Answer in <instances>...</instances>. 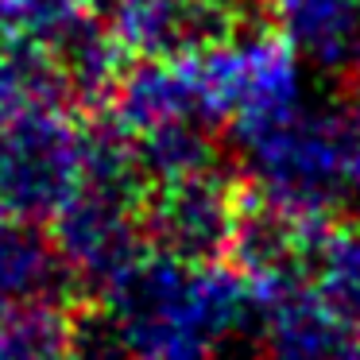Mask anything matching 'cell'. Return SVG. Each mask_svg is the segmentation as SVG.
<instances>
[{"instance_id":"6da1fadb","label":"cell","mask_w":360,"mask_h":360,"mask_svg":"<svg viewBox=\"0 0 360 360\" xmlns=\"http://www.w3.org/2000/svg\"><path fill=\"white\" fill-rule=\"evenodd\" d=\"M256 326V290L221 264L148 252L70 318V360H217Z\"/></svg>"},{"instance_id":"7a4b0ae2","label":"cell","mask_w":360,"mask_h":360,"mask_svg":"<svg viewBox=\"0 0 360 360\" xmlns=\"http://www.w3.org/2000/svg\"><path fill=\"white\" fill-rule=\"evenodd\" d=\"M252 198L290 213L302 225H329L345 194L341 105H295L287 112L233 128Z\"/></svg>"},{"instance_id":"3957f363","label":"cell","mask_w":360,"mask_h":360,"mask_svg":"<svg viewBox=\"0 0 360 360\" xmlns=\"http://www.w3.org/2000/svg\"><path fill=\"white\" fill-rule=\"evenodd\" d=\"M82 182V124L63 105L0 117V213L51 221Z\"/></svg>"},{"instance_id":"277c9868","label":"cell","mask_w":360,"mask_h":360,"mask_svg":"<svg viewBox=\"0 0 360 360\" xmlns=\"http://www.w3.org/2000/svg\"><path fill=\"white\" fill-rule=\"evenodd\" d=\"M51 240L74 287L101 298L151 252L143 229V190L78 182L51 217Z\"/></svg>"},{"instance_id":"5b68a950","label":"cell","mask_w":360,"mask_h":360,"mask_svg":"<svg viewBox=\"0 0 360 360\" xmlns=\"http://www.w3.org/2000/svg\"><path fill=\"white\" fill-rule=\"evenodd\" d=\"M190 58L210 117L217 124H252L306 101L302 58L275 35V27L271 32L236 27L233 35Z\"/></svg>"},{"instance_id":"8992f818","label":"cell","mask_w":360,"mask_h":360,"mask_svg":"<svg viewBox=\"0 0 360 360\" xmlns=\"http://www.w3.org/2000/svg\"><path fill=\"white\" fill-rule=\"evenodd\" d=\"M240 202L244 194L229 182L225 167L148 186L143 229L151 252L186 264H221L240 217Z\"/></svg>"},{"instance_id":"52a82bcc","label":"cell","mask_w":360,"mask_h":360,"mask_svg":"<svg viewBox=\"0 0 360 360\" xmlns=\"http://www.w3.org/2000/svg\"><path fill=\"white\" fill-rule=\"evenodd\" d=\"M259 360H360V337L318 302L306 279L256 295Z\"/></svg>"},{"instance_id":"ba28073f","label":"cell","mask_w":360,"mask_h":360,"mask_svg":"<svg viewBox=\"0 0 360 360\" xmlns=\"http://www.w3.org/2000/svg\"><path fill=\"white\" fill-rule=\"evenodd\" d=\"M109 112L128 128L132 136L148 128L171 124V120H205L210 117L202 82H198L194 58H136L124 66L109 94Z\"/></svg>"},{"instance_id":"9c48e42d","label":"cell","mask_w":360,"mask_h":360,"mask_svg":"<svg viewBox=\"0 0 360 360\" xmlns=\"http://www.w3.org/2000/svg\"><path fill=\"white\" fill-rule=\"evenodd\" d=\"M74 279L58 256L51 233L35 221L0 213V314L32 306H66Z\"/></svg>"},{"instance_id":"30bf717a","label":"cell","mask_w":360,"mask_h":360,"mask_svg":"<svg viewBox=\"0 0 360 360\" xmlns=\"http://www.w3.org/2000/svg\"><path fill=\"white\" fill-rule=\"evenodd\" d=\"M271 27L302 63L360 70V0H267Z\"/></svg>"},{"instance_id":"8fae6325","label":"cell","mask_w":360,"mask_h":360,"mask_svg":"<svg viewBox=\"0 0 360 360\" xmlns=\"http://www.w3.org/2000/svg\"><path fill=\"white\" fill-rule=\"evenodd\" d=\"M306 287L360 337V221H329L306 252Z\"/></svg>"},{"instance_id":"7c38bea8","label":"cell","mask_w":360,"mask_h":360,"mask_svg":"<svg viewBox=\"0 0 360 360\" xmlns=\"http://www.w3.org/2000/svg\"><path fill=\"white\" fill-rule=\"evenodd\" d=\"M132 140H136V163H140V174L148 186L221 167L217 136H213V124H205V120H171V124L132 136Z\"/></svg>"},{"instance_id":"4fadbf2b","label":"cell","mask_w":360,"mask_h":360,"mask_svg":"<svg viewBox=\"0 0 360 360\" xmlns=\"http://www.w3.org/2000/svg\"><path fill=\"white\" fill-rule=\"evenodd\" d=\"M0 360H70L66 306H32L0 314Z\"/></svg>"},{"instance_id":"5bb4252c","label":"cell","mask_w":360,"mask_h":360,"mask_svg":"<svg viewBox=\"0 0 360 360\" xmlns=\"http://www.w3.org/2000/svg\"><path fill=\"white\" fill-rule=\"evenodd\" d=\"M341 148H345V190L360 202V105H341Z\"/></svg>"}]
</instances>
